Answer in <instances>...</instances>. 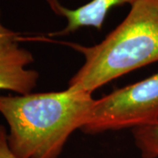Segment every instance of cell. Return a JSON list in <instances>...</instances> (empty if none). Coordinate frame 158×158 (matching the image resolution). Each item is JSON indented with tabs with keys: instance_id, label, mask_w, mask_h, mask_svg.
<instances>
[{
	"instance_id": "6da1fadb",
	"label": "cell",
	"mask_w": 158,
	"mask_h": 158,
	"mask_svg": "<svg viewBox=\"0 0 158 158\" xmlns=\"http://www.w3.org/2000/svg\"><path fill=\"white\" fill-rule=\"evenodd\" d=\"M67 90L0 95V114L9 127L7 142L18 158H58L69 138L85 124L96 99Z\"/></svg>"
},
{
	"instance_id": "7a4b0ae2",
	"label": "cell",
	"mask_w": 158,
	"mask_h": 158,
	"mask_svg": "<svg viewBox=\"0 0 158 158\" xmlns=\"http://www.w3.org/2000/svg\"><path fill=\"white\" fill-rule=\"evenodd\" d=\"M124 20L99 43L69 42L85 62L68 89L92 94L109 82L158 62V0H136Z\"/></svg>"
},
{
	"instance_id": "3957f363",
	"label": "cell",
	"mask_w": 158,
	"mask_h": 158,
	"mask_svg": "<svg viewBox=\"0 0 158 158\" xmlns=\"http://www.w3.org/2000/svg\"><path fill=\"white\" fill-rule=\"evenodd\" d=\"M158 119V72L96 99L81 130L88 135L135 128Z\"/></svg>"
},
{
	"instance_id": "277c9868",
	"label": "cell",
	"mask_w": 158,
	"mask_h": 158,
	"mask_svg": "<svg viewBox=\"0 0 158 158\" xmlns=\"http://www.w3.org/2000/svg\"><path fill=\"white\" fill-rule=\"evenodd\" d=\"M34 56L20 48L18 40L0 46V90L27 95L37 86L39 73L27 67L34 62Z\"/></svg>"
},
{
	"instance_id": "5b68a950",
	"label": "cell",
	"mask_w": 158,
	"mask_h": 158,
	"mask_svg": "<svg viewBox=\"0 0 158 158\" xmlns=\"http://www.w3.org/2000/svg\"><path fill=\"white\" fill-rule=\"evenodd\" d=\"M136 0H90L87 4L76 9L63 6L59 0H47L56 15L66 19L67 25L64 28L55 33L52 36H65L82 27H94L101 30L102 26L109 11L118 6L134 4Z\"/></svg>"
},
{
	"instance_id": "8992f818",
	"label": "cell",
	"mask_w": 158,
	"mask_h": 158,
	"mask_svg": "<svg viewBox=\"0 0 158 158\" xmlns=\"http://www.w3.org/2000/svg\"><path fill=\"white\" fill-rule=\"evenodd\" d=\"M136 147L143 158H158V119L132 129Z\"/></svg>"
},
{
	"instance_id": "52a82bcc",
	"label": "cell",
	"mask_w": 158,
	"mask_h": 158,
	"mask_svg": "<svg viewBox=\"0 0 158 158\" xmlns=\"http://www.w3.org/2000/svg\"><path fill=\"white\" fill-rule=\"evenodd\" d=\"M0 158H18L11 150L7 142V132L4 126L0 125Z\"/></svg>"
},
{
	"instance_id": "ba28073f",
	"label": "cell",
	"mask_w": 158,
	"mask_h": 158,
	"mask_svg": "<svg viewBox=\"0 0 158 158\" xmlns=\"http://www.w3.org/2000/svg\"><path fill=\"white\" fill-rule=\"evenodd\" d=\"M19 36L17 33L4 27L0 21V46L8 43V42L19 40Z\"/></svg>"
}]
</instances>
